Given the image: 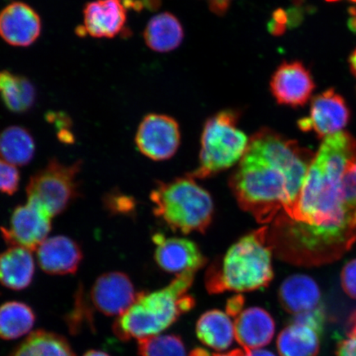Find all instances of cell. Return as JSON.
<instances>
[{"mask_svg": "<svg viewBox=\"0 0 356 356\" xmlns=\"http://www.w3.org/2000/svg\"><path fill=\"white\" fill-rule=\"evenodd\" d=\"M243 356H275L273 353L266 350H246L243 349Z\"/></svg>", "mask_w": 356, "mask_h": 356, "instance_id": "obj_36", "label": "cell"}, {"mask_svg": "<svg viewBox=\"0 0 356 356\" xmlns=\"http://www.w3.org/2000/svg\"><path fill=\"white\" fill-rule=\"evenodd\" d=\"M346 337L337 344L336 356H356V310L346 323Z\"/></svg>", "mask_w": 356, "mask_h": 356, "instance_id": "obj_30", "label": "cell"}, {"mask_svg": "<svg viewBox=\"0 0 356 356\" xmlns=\"http://www.w3.org/2000/svg\"><path fill=\"white\" fill-rule=\"evenodd\" d=\"M328 2L339 1V0H327ZM350 1L356 3V0H350Z\"/></svg>", "mask_w": 356, "mask_h": 356, "instance_id": "obj_44", "label": "cell"}, {"mask_svg": "<svg viewBox=\"0 0 356 356\" xmlns=\"http://www.w3.org/2000/svg\"><path fill=\"white\" fill-rule=\"evenodd\" d=\"M240 113L220 111L204 124L199 166L189 177L204 179L239 163L246 152L249 139L238 128Z\"/></svg>", "mask_w": 356, "mask_h": 356, "instance_id": "obj_6", "label": "cell"}, {"mask_svg": "<svg viewBox=\"0 0 356 356\" xmlns=\"http://www.w3.org/2000/svg\"><path fill=\"white\" fill-rule=\"evenodd\" d=\"M81 167V161L68 165L51 159L30 177L26 188L29 202L38 204L51 217L60 215L79 197Z\"/></svg>", "mask_w": 356, "mask_h": 356, "instance_id": "obj_7", "label": "cell"}, {"mask_svg": "<svg viewBox=\"0 0 356 356\" xmlns=\"http://www.w3.org/2000/svg\"><path fill=\"white\" fill-rule=\"evenodd\" d=\"M0 99L8 111L24 113L35 104L37 91L29 79L4 70L0 72Z\"/></svg>", "mask_w": 356, "mask_h": 356, "instance_id": "obj_24", "label": "cell"}, {"mask_svg": "<svg viewBox=\"0 0 356 356\" xmlns=\"http://www.w3.org/2000/svg\"><path fill=\"white\" fill-rule=\"evenodd\" d=\"M355 154V138L340 131L325 137L315 154L295 206L280 224L284 248L298 264L335 259L356 241L354 212L342 189L346 167Z\"/></svg>", "mask_w": 356, "mask_h": 356, "instance_id": "obj_1", "label": "cell"}, {"mask_svg": "<svg viewBox=\"0 0 356 356\" xmlns=\"http://www.w3.org/2000/svg\"><path fill=\"white\" fill-rule=\"evenodd\" d=\"M235 339L243 349L261 348L273 339L275 324L273 316L259 307L245 309L235 318Z\"/></svg>", "mask_w": 356, "mask_h": 356, "instance_id": "obj_17", "label": "cell"}, {"mask_svg": "<svg viewBox=\"0 0 356 356\" xmlns=\"http://www.w3.org/2000/svg\"><path fill=\"white\" fill-rule=\"evenodd\" d=\"M195 332L204 345L218 351L229 349L235 338L234 324L229 316L218 309L209 310L200 316Z\"/></svg>", "mask_w": 356, "mask_h": 356, "instance_id": "obj_21", "label": "cell"}, {"mask_svg": "<svg viewBox=\"0 0 356 356\" xmlns=\"http://www.w3.org/2000/svg\"><path fill=\"white\" fill-rule=\"evenodd\" d=\"M41 33V17L29 4L13 2L0 12V37L10 46L29 47Z\"/></svg>", "mask_w": 356, "mask_h": 356, "instance_id": "obj_14", "label": "cell"}, {"mask_svg": "<svg viewBox=\"0 0 356 356\" xmlns=\"http://www.w3.org/2000/svg\"><path fill=\"white\" fill-rule=\"evenodd\" d=\"M104 204L111 213H122L132 210V200L119 193H111L106 195Z\"/></svg>", "mask_w": 356, "mask_h": 356, "instance_id": "obj_34", "label": "cell"}, {"mask_svg": "<svg viewBox=\"0 0 356 356\" xmlns=\"http://www.w3.org/2000/svg\"><path fill=\"white\" fill-rule=\"evenodd\" d=\"M51 219L37 204H21L13 211L8 227H1L3 238L11 247L37 250L51 232Z\"/></svg>", "mask_w": 356, "mask_h": 356, "instance_id": "obj_8", "label": "cell"}, {"mask_svg": "<svg viewBox=\"0 0 356 356\" xmlns=\"http://www.w3.org/2000/svg\"><path fill=\"white\" fill-rule=\"evenodd\" d=\"M37 257L40 267L47 274H74L83 260V252L74 239L58 235L40 245Z\"/></svg>", "mask_w": 356, "mask_h": 356, "instance_id": "obj_15", "label": "cell"}, {"mask_svg": "<svg viewBox=\"0 0 356 356\" xmlns=\"http://www.w3.org/2000/svg\"><path fill=\"white\" fill-rule=\"evenodd\" d=\"M315 154L264 127L249 139L246 152L230 177L238 206L260 224L288 215L300 193Z\"/></svg>", "mask_w": 356, "mask_h": 356, "instance_id": "obj_2", "label": "cell"}, {"mask_svg": "<svg viewBox=\"0 0 356 356\" xmlns=\"http://www.w3.org/2000/svg\"><path fill=\"white\" fill-rule=\"evenodd\" d=\"M138 293L127 274L110 271L100 275L91 289L95 308L106 316H120L135 302Z\"/></svg>", "mask_w": 356, "mask_h": 356, "instance_id": "obj_12", "label": "cell"}, {"mask_svg": "<svg viewBox=\"0 0 356 356\" xmlns=\"http://www.w3.org/2000/svg\"><path fill=\"white\" fill-rule=\"evenodd\" d=\"M270 92L280 105L305 106L315 84L309 70L300 61L283 62L271 77Z\"/></svg>", "mask_w": 356, "mask_h": 356, "instance_id": "obj_11", "label": "cell"}, {"mask_svg": "<svg viewBox=\"0 0 356 356\" xmlns=\"http://www.w3.org/2000/svg\"><path fill=\"white\" fill-rule=\"evenodd\" d=\"M350 110L343 97L334 89H327L314 97L308 118L298 122L304 132H314L322 139L345 128L350 120Z\"/></svg>", "mask_w": 356, "mask_h": 356, "instance_id": "obj_10", "label": "cell"}, {"mask_svg": "<svg viewBox=\"0 0 356 356\" xmlns=\"http://www.w3.org/2000/svg\"><path fill=\"white\" fill-rule=\"evenodd\" d=\"M150 200L154 215L177 232L204 234L211 224L215 211L211 195L188 175L159 182Z\"/></svg>", "mask_w": 356, "mask_h": 356, "instance_id": "obj_5", "label": "cell"}, {"mask_svg": "<svg viewBox=\"0 0 356 356\" xmlns=\"http://www.w3.org/2000/svg\"><path fill=\"white\" fill-rule=\"evenodd\" d=\"M32 251L11 247L0 254V282L12 291H22L33 282L35 261Z\"/></svg>", "mask_w": 356, "mask_h": 356, "instance_id": "obj_19", "label": "cell"}, {"mask_svg": "<svg viewBox=\"0 0 356 356\" xmlns=\"http://www.w3.org/2000/svg\"><path fill=\"white\" fill-rule=\"evenodd\" d=\"M20 175L16 167L0 159V193L13 195L19 189Z\"/></svg>", "mask_w": 356, "mask_h": 356, "instance_id": "obj_29", "label": "cell"}, {"mask_svg": "<svg viewBox=\"0 0 356 356\" xmlns=\"http://www.w3.org/2000/svg\"><path fill=\"white\" fill-rule=\"evenodd\" d=\"M35 314L31 307L20 301H10L0 306V338L16 340L34 327Z\"/></svg>", "mask_w": 356, "mask_h": 356, "instance_id": "obj_25", "label": "cell"}, {"mask_svg": "<svg viewBox=\"0 0 356 356\" xmlns=\"http://www.w3.org/2000/svg\"><path fill=\"white\" fill-rule=\"evenodd\" d=\"M349 62L351 72H353V74L356 77V49L353 53V54H351V56H350Z\"/></svg>", "mask_w": 356, "mask_h": 356, "instance_id": "obj_39", "label": "cell"}, {"mask_svg": "<svg viewBox=\"0 0 356 356\" xmlns=\"http://www.w3.org/2000/svg\"><path fill=\"white\" fill-rule=\"evenodd\" d=\"M349 12L350 13V17L348 21L349 29L353 33H356V8H350Z\"/></svg>", "mask_w": 356, "mask_h": 356, "instance_id": "obj_37", "label": "cell"}, {"mask_svg": "<svg viewBox=\"0 0 356 356\" xmlns=\"http://www.w3.org/2000/svg\"><path fill=\"white\" fill-rule=\"evenodd\" d=\"M268 234V227H261L233 244L222 261L207 270V291L218 295L227 291L251 292L268 286L274 278L273 248Z\"/></svg>", "mask_w": 356, "mask_h": 356, "instance_id": "obj_3", "label": "cell"}, {"mask_svg": "<svg viewBox=\"0 0 356 356\" xmlns=\"http://www.w3.org/2000/svg\"><path fill=\"white\" fill-rule=\"evenodd\" d=\"M47 120L51 123L56 124L58 130V136L59 139L66 144H71L74 142V136L72 132L69 130L71 126L70 119L67 118L64 113H51L47 114Z\"/></svg>", "mask_w": 356, "mask_h": 356, "instance_id": "obj_32", "label": "cell"}, {"mask_svg": "<svg viewBox=\"0 0 356 356\" xmlns=\"http://www.w3.org/2000/svg\"><path fill=\"white\" fill-rule=\"evenodd\" d=\"M127 22V8L122 0H96L83 10V28L95 38H113Z\"/></svg>", "mask_w": 356, "mask_h": 356, "instance_id": "obj_16", "label": "cell"}, {"mask_svg": "<svg viewBox=\"0 0 356 356\" xmlns=\"http://www.w3.org/2000/svg\"><path fill=\"white\" fill-rule=\"evenodd\" d=\"M8 356H75L64 337L43 330L33 332Z\"/></svg>", "mask_w": 356, "mask_h": 356, "instance_id": "obj_26", "label": "cell"}, {"mask_svg": "<svg viewBox=\"0 0 356 356\" xmlns=\"http://www.w3.org/2000/svg\"><path fill=\"white\" fill-rule=\"evenodd\" d=\"M35 152L32 134L25 127H8L0 133V159L13 166H26Z\"/></svg>", "mask_w": 356, "mask_h": 356, "instance_id": "obj_23", "label": "cell"}, {"mask_svg": "<svg viewBox=\"0 0 356 356\" xmlns=\"http://www.w3.org/2000/svg\"><path fill=\"white\" fill-rule=\"evenodd\" d=\"M83 356H110L108 353H104V351L97 350H90L87 351L86 354Z\"/></svg>", "mask_w": 356, "mask_h": 356, "instance_id": "obj_42", "label": "cell"}, {"mask_svg": "<svg viewBox=\"0 0 356 356\" xmlns=\"http://www.w3.org/2000/svg\"><path fill=\"white\" fill-rule=\"evenodd\" d=\"M138 353L140 356H188L184 341L175 334L138 340Z\"/></svg>", "mask_w": 356, "mask_h": 356, "instance_id": "obj_27", "label": "cell"}, {"mask_svg": "<svg viewBox=\"0 0 356 356\" xmlns=\"http://www.w3.org/2000/svg\"><path fill=\"white\" fill-rule=\"evenodd\" d=\"M320 337L313 328L291 322L279 334L278 353L280 356H318Z\"/></svg>", "mask_w": 356, "mask_h": 356, "instance_id": "obj_22", "label": "cell"}, {"mask_svg": "<svg viewBox=\"0 0 356 356\" xmlns=\"http://www.w3.org/2000/svg\"><path fill=\"white\" fill-rule=\"evenodd\" d=\"M229 0H212V4L216 3L217 10H224V8L228 6Z\"/></svg>", "mask_w": 356, "mask_h": 356, "instance_id": "obj_40", "label": "cell"}, {"mask_svg": "<svg viewBox=\"0 0 356 356\" xmlns=\"http://www.w3.org/2000/svg\"><path fill=\"white\" fill-rule=\"evenodd\" d=\"M145 42L151 50L166 53L175 50L184 38L179 20L170 13H162L152 17L144 32Z\"/></svg>", "mask_w": 356, "mask_h": 356, "instance_id": "obj_20", "label": "cell"}, {"mask_svg": "<svg viewBox=\"0 0 356 356\" xmlns=\"http://www.w3.org/2000/svg\"><path fill=\"white\" fill-rule=\"evenodd\" d=\"M278 299L284 310L297 315L321 305V291L313 278L296 274L284 280L279 289Z\"/></svg>", "mask_w": 356, "mask_h": 356, "instance_id": "obj_18", "label": "cell"}, {"mask_svg": "<svg viewBox=\"0 0 356 356\" xmlns=\"http://www.w3.org/2000/svg\"><path fill=\"white\" fill-rule=\"evenodd\" d=\"M195 273L177 275L159 291L140 292L135 302L115 320L113 332L123 341L157 336L175 323L182 314L194 308L195 301L189 295Z\"/></svg>", "mask_w": 356, "mask_h": 356, "instance_id": "obj_4", "label": "cell"}, {"mask_svg": "<svg viewBox=\"0 0 356 356\" xmlns=\"http://www.w3.org/2000/svg\"><path fill=\"white\" fill-rule=\"evenodd\" d=\"M243 349H236L226 354H213V356H243Z\"/></svg>", "mask_w": 356, "mask_h": 356, "instance_id": "obj_41", "label": "cell"}, {"mask_svg": "<svg viewBox=\"0 0 356 356\" xmlns=\"http://www.w3.org/2000/svg\"><path fill=\"white\" fill-rule=\"evenodd\" d=\"M156 249L154 259L160 268L179 275L202 269L207 259L198 246L189 239L167 238L158 233L153 236Z\"/></svg>", "mask_w": 356, "mask_h": 356, "instance_id": "obj_13", "label": "cell"}, {"mask_svg": "<svg viewBox=\"0 0 356 356\" xmlns=\"http://www.w3.org/2000/svg\"><path fill=\"white\" fill-rule=\"evenodd\" d=\"M342 189L346 206L354 212L356 210V154L346 167Z\"/></svg>", "mask_w": 356, "mask_h": 356, "instance_id": "obj_28", "label": "cell"}, {"mask_svg": "<svg viewBox=\"0 0 356 356\" xmlns=\"http://www.w3.org/2000/svg\"><path fill=\"white\" fill-rule=\"evenodd\" d=\"M341 282L346 295L356 300V259L347 262L343 267Z\"/></svg>", "mask_w": 356, "mask_h": 356, "instance_id": "obj_33", "label": "cell"}, {"mask_svg": "<svg viewBox=\"0 0 356 356\" xmlns=\"http://www.w3.org/2000/svg\"><path fill=\"white\" fill-rule=\"evenodd\" d=\"M189 356H211V355L207 350L197 347L191 351Z\"/></svg>", "mask_w": 356, "mask_h": 356, "instance_id": "obj_38", "label": "cell"}, {"mask_svg": "<svg viewBox=\"0 0 356 356\" xmlns=\"http://www.w3.org/2000/svg\"><path fill=\"white\" fill-rule=\"evenodd\" d=\"M325 319H326V314L321 304L313 310L295 315L291 322L306 325L322 336Z\"/></svg>", "mask_w": 356, "mask_h": 356, "instance_id": "obj_31", "label": "cell"}, {"mask_svg": "<svg viewBox=\"0 0 356 356\" xmlns=\"http://www.w3.org/2000/svg\"><path fill=\"white\" fill-rule=\"evenodd\" d=\"M180 142L179 124L171 117L161 114L146 115L136 136L140 152L155 161L171 159L179 148Z\"/></svg>", "mask_w": 356, "mask_h": 356, "instance_id": "obj_9", "label": "cell"}, {"mask_svg": "<svg viewBox=\"0 0 356 356\" xmlns=\"http://www.w3.org/2000/svg\"><path fill=\"white\" fill-rule=\"evenodd\" d=\"M245 299L242 296H236L227 302L226 313L231 318H237L242 313Z\"/></svg>", "mask_w": 356, "mask_h": 356, "instance_id": "obj_35", "label": "cell"}, {"mask_svg": "<svg viewBox=\"0 0 356 356\" xmlns=\"http://www.w3.org/2000/svg\"><path fill=\"white\" fill-rule=\"evenodd\" d=\"M353 224L356 227V210L353 213Z\"/></svg>", "mask_w": 356, "mask_h": 356, "instance_id": "obj_43", "label": "cell"}]
</instances>
